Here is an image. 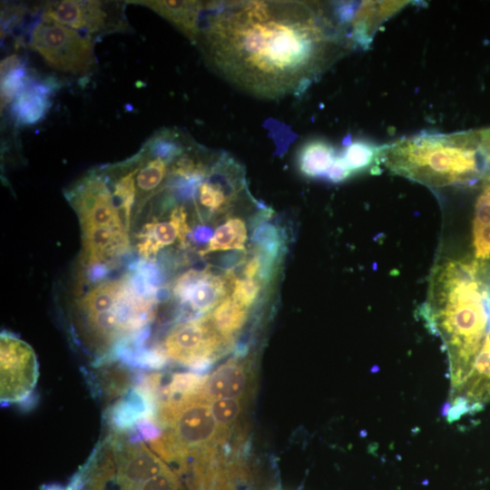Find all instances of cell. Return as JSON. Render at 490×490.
<instances>
[{"label": "cell", "instance_id": "obj_1", "mask_svg": "<svg viewBox=\"0 0 490 490\" xmlns=\"http://www.w3.org/2000/svg\"><path fill=\"white\" fill-rule=\"evenodd\" d=\"M203 11L194 43L220 75L258 96L302 92L353 46L328 5L214 2Z\"/></svg>", "mask_w": 490, "mask_h": 490}, {"label": "cell", "instance_id": "obj_2", "mask_svg": "<svg viewBox=\"0 0 490 490\" xmlns=\"http://www.w3.org/2000/svg\"><path fill=\"white\" fill-rule=\"evenodd\" d=\"M419 314L447 356L444 415L480 411L490 403V278L466 259L437 256Z\"/></svg>", "mask_w": 490, "mask_h": 490}, {"label": "cell", "instance_id": "obj_3", "mask_svg": "<svg viewBox=\"0 0 490 490\" xmlns=\"http://www.w3.org/2000/svg\"><path fill=\"white\" fill-rule=\"evenodd\" d=\"M377 160L392 173L436 191L472 186L489 172L480 130L405 137L378 147Z\"/></svg>", "mask_w": 490, "mask_h": 490}, {"label": "cell", "instance_id": "obj_4", "mask_svg": "<svg viewBox=\"0 0 490 490\" xmlns=\"http://www.w3.org/2000/svg\"><path fill=\"white\" fill-rule=\"evenodd\" d=\"M153 289L142 291L131 275L101 282L77 303L83 335L98 353L141 333L155 315Z\"/></svg>", "mask_w": 490, "mask_h": 490}, {"label": "cell", "instance_id": "obj_5", "mask_svg": "<svg viewBox=\"0 0 490 490\" xmlns=\"http://www.w3.org/2000/svg\"><path fill=\"white\" fill-rule=\"evenodd\" d=\"M29 46L59 72L83 75L95 64L93 38L60 24L38 23L30 34Z\"/></svg>", "mask_w": 490, "mask_h": 490}, {"label": "cell", "instance_id": "obj_6", "mask_svg": "<svg viewBox=\"0 0 490 490\" xmlns=\"http://www.w3.org/2000/svg\"><path fill=\"white\" fill-rule=\"evenodd\" d=\"M232 345L216 331L204 315L176 324L166 335L161 348L168 359L206 375Z\"/></svg>", "mask_w": 490, "mask_h": 490}, {"label": "cell", "instance_id": "obj_7", "mask_svg": "<svg viewBox=\"0 0 490 490\" xmlns=\"http://www.w3.org/2000/svg\"><path fill=\"white\" fill-rule=\"evenodd\" d=\"M41 21L60 24L90 37L125 30L127 23L118 2L62 0L47 3Z\"/></svg>", "mask_w": 490, "mask_h": 490}, {"label": "cell", "instance_id": "obj_8", "mask_svg": "<svg viewBox=\"0 0 490 490\" xmlns=\"http://www.w3.org/2000/svg\"><path fill=\"white\" fill-rule=\"evenodd\" d=\"M0 397L2 404L24 400L38 378V362L34 349L15 335L3 331L0 338Z\"/></svg>", "mask_w": 490, "mask_h": 490}, {"label": "cell", "instance_id": "obj_9", "mask_svg": "<svg viewBox=\"0 0 490 490\" xmlns=\"http://www.w3.org/2000/svg\"><path fill=\"white\" fill-rule=\"evenodd\" d=\"M235 279L227 272L216 275L208 268L191 269L175 281L172 292L182 306L183 318L188 320L211 311L232 290Z\"/></svg>", "mask_w": 490, "mask_h": 490}, {"label": "cell", "instance_id": "obj_10", "mask_svg": "<svg viewBox=\"0 0 490 490\" xmlns=\"http://www.w3.org/2000/svg\"><path fill=\"white\" fill-rule=\"evenodd\" d=\"M113 458L116 490H138L146 481L169 466L143 443H115Z\"/></svg>", "mask_w": 490, "mask_h": 490}, {"label": "cell", "instance_id": "obj_11", "mask_svg": "<svg viewBox=\"0 0 490 490\" xmlns=\"http://www.w3.org/2000/svg\"><path fill=\"white\" fill-rule=\"evenodd\" d=\"M474 193L468 250L461 256L490 278V171L475 184L469 186Z\"/></svg>", "mask_w": 490, "mask_h": 490}, {"label": "cell", "instance_id": "obj_12", "mask_svg": "<svg viewBox=\"0 0 490 490\" xmlns=\"http://www.w3.org/2000/svg\"><path fill=\"white\" fill-rule=\"evenodd\" d=\"M186 219L185 208L180 205L172 209L170 220L146 223L138 237L140 256L144 260L153 259L162 249L172 244L177 239L181 246L185 247L191 231Z\"/></svg>", "mask_w": 490, "mask_h": 490}, {"label": "cell", "instance_id": "obj_13", "mask_svg": "<svg viewBox=\"0 0 490 490\" xmlns=\"http://www.w3.org/2000/svg\"><path fill=\"white\" fill-rule=\"evenodd\" d=\"M250 378L244 361L233 357L207 376L201 396L208 402L220 398L243 399Z\"/></svg>", "mask_w": 490, "mask_h": 490}, {"label": "cell", "instance_id": "obj_14", "mask_svg": "<svg viewBox=\"0 0 490 490\" xmlns=\"http://www.w3.org/2000/svg\"><path fill=\"white\" fill-rule=\"evenodd\" d=\"M53 88L50 83L37 82L31 77L12 103V113L19 125H32L40 122L50 105Z\"/></svg>", "mask_w": 490, "mask_h": 490}, {"label": "cell", "instance_id": "obj_15", "mask_svg": "<svg viewBox=\"0 0 490 490\" xmlns=\"http://www.w3.org/2000/svg\"><path fill=\"white\" fill-rule=\"evenodd\" d=\"M152 9L195 42L203 3L199 1H132Z\"/></svg>", "mask_w": 490, "mask_h": 490}, {"label": "cell", "instance_id": "obj_16", "mask_svg": "<svg viewBox=\"0 0 490 490\" xmlns=\"http://www.w3.org/2000/svg\"><path fill=\"white\" fill-rule=\"evenodd\" d=\"M337 155L333 146L327 142H308L298 153L299 170L307 178H325Z\"/></svg>", "mask_w": 490, "mask_h": 490}, {"label": "cell", "instance_id": "obj_17", "mask_svg": "<svg viewBox=\"0 0 490 490\" xmlns=\"http://www.w3.org/2000/svg\"><path fill=\"white\" fill-rule=\"evenodd\" d=\"M206 315L216 331L225 340L233 344L247 320L248 308L228 296Z\"/></svg>", "mask_w": 490, "mask_h": 490}, {"label": "cell", "instance_id": "obj_18", "mask_svg": "<svg viewBox=\"0 0 490 490\" xmlns=\"http://www.w3.org/2000/svg\"><path fill=\"white\" fill-rule=\"evenodd\" d=\"M247 230L245 223L239 218H230L217 228L209 245L200 254L204 256L219 250H237L245 251Z\"/></svg>", "mask_w": 490, "mask_h": 490}, {"label": "cell", "instance_id": "obj_19", "mask_svg": "<svg viewBox=\"0 0 490 490\" xmlns=\"http://www.w3.org/2000/svg\"><path fill=\"white\" fill-rule=\"evenodd\" d=\"M28 75L17 54L5 57L1 63V106L12 103L24 87Z\"/></svg>", "mask_w": 490, "mask_h": 490}, {"label": "cell", "instance_id": "obj_20", "mask_svg": "<svg viewBox=\"0 0 490 490\" xmlns=\"http://www.w3.org/2000/svg\"><path fill=\"white\" fill-rule=\"evenodd\" d=\"M377 150L371 144L355 141L348 142L341 155L352 173L368 170L373 163L378 162Z\"/></svg>", "mask_w": 490, "mask_h": 490}, {"label": "cell", "instance_id": "obj_21", "mask_svg": "<svg viewBox=\"0 0 490 490\" xmlns=\"http://www.w3.org/2000/svg\"><path fill=\"white\" fill-rule=\"evenodd\" d=\"M210 403L212 415L219 427L230 434L231 427L237 425V421L243 412L242 399L220 398Z\"/></svg>", "mask_w": 490, "mask_h": 490}, {"label": "cell", "instance_id": "obj_22", "mask_svg": "<svg viewBox=\"0 0 490 490\" xmlns=\"http://www.w3.org/2000/svg\"><path fill=\"white\" fill-rule=\"evenodd\" d=\"M260 282L250 279H239L232 287L231 298L239 304L250 308L258 298Z\"/></svg>", "mask_w": 490, "mask_h": 490}, {"label": "cell", "instance_id": "obj_23", "mask_svg": "<svg viewBox=\"0 0 490 490\" xmlns=\"http://www.w3.org/2000/svg\"><path fill=\"white\" fill-rule=\"evenodd\" d=\"M279 241H284V236L273 223L264 221L251 229V242L255 249Z\"/></svg>", "mask_w": 490, "mask_h": 490}, {"label": "cell", "instance_id": "obj_24", "mask_svg": "<svg viewBox=\"0 0 490 490\" xmlns=\"http://www.w3.org/2000/svg\"><path fill=\"white\" fill-rule=\"evenodd\" d=\"M180 488L178 475L169 467L146 481L138 490H179Z\"/></svg>", "mask_w": 490, "mask_h": 490}, {"label": "cell", "instance_id": "obj_25", "mask_svg": "<svg viewBox=\"0 0 490 490\" xmlns=\"http://www.w3.org/2000/svg\"><path fill=\"white\" fill-rule=\"evenodd\" d=\"M353 173L347 165L341 153L338 154L325 178L332 182H341L349 178Z\"/></svg>", "mask_w": 490, "mask_h": 490}, {"label": "cell", "instance_id": "obj_26", "mask_svg": "<svg viewBox=\"0 0 490 490\" xmlns=\"http://www.w3.org/2000/svg\"><path fill=\"white\" fill-rule=\"evenodd\" d=\"M246 254L243 250H232L225 253L219 260V267L223 270H233L246 262Z\"/></svg>", "mask_w": 490, "mask_h": 490}, {"label": "cell", "instance_id": "obj_27", "mask_svg": "<svg viewBox=\"0 0 490 490\" xmlns=\"http://www.w3.org/2000/svg\"><path fill=\"white\" fill-rule=\"evenodd\" d=\"M261 262L260 259L257 254H254L252 258L243 264L242 275L246 279H253L254 277L258 276L260 270Z\"/></svg>", "mask_w": 490, "mask_h": 490}, {"label": "cell", "instance_id": "obj_28", "mask_svg": "<svg viewBox=\"0 0 490 490\" xmlns=\"http://www.w3.org/2000/svg\"><path fill=\"white\" fill-rule=\"evenodd\" d=\"M480 135L482 152L490 171V128L481 129Z\"/></svg>", "mask_w": 490, "mask_h": 490}, {"label": "cell", "instance_id": "obj_29", "mask_svg": "<svg viewBox=\"0 0 490 490\" xmlns=\"http://www.w3.org/2000/svg\"><path fill=\"white\" fill-rule=\"evenodd\" d=\"M192 238L199 243L208 242L212 238V230L206 226H199L193 230Z\"/></svg>", "mask_w": 490, "mask_h": 490}]
</instances>
